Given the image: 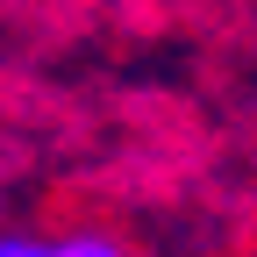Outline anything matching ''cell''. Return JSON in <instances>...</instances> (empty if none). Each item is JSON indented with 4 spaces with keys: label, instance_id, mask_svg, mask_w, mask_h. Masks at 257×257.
Wrapping results in <instances>:
<instances>
[{
    "label": "cell",
    "instance_id": "6da1fadb",
    "mask_svg": "<svg viewBox=\"0 0 257 257\" xmlns=\"http://www.w3.org/2000/svg\"><path fill=\"white\" fill-rule=\"evenodd\" d=\"M0 257H143V250L107 236V229H57V236L15 229V236H0Z\"/></svg>",
    "mask_w": 257,
    "mask_h": 257
}]
</instances>
